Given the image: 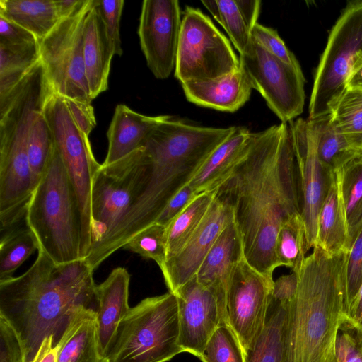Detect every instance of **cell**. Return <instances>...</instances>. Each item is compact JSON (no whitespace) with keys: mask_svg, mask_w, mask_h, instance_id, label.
Returning <instances> with one entry per match:
<instances>
[{"mask_svg":"<svg viewBox=\"0 0 362 362\" xmlns=\"http://www.w3.org/2000/svg\"><path fill=\"white\" fill-rule=\"evenodd\" d=\"M218 194L232 206L244 257L267 279L279 267L275 244L281 224L301 213L298 165L288 123L252 132L246 150Z\"/></svg>","mask_w":362,"mask_h":362,"instance_id":"obj_1","label":"cell"},{"mask_svg":"<svg viewBox=\"0 0 362 362\" xmlns=\"http://www.w3.org/2000/svg\"><path fill=\"white\" fill-rule=\"evenodd\" d=\"M37 252L25 273L0 281V316L18 336L24 362L33 361L46 338L55 346L78 308L98 307L93 270L85 259L57 264Z\"/></svg>","mask_w":362,"mask_h":362,"instance_id":"obj_2","label":"cell"},{"mask_svg":"<svg viewBox=\"0 0 362 362\" xmlns=\"http://www.w3.org/2000/svg\"><path fill=\"white\" fill-rule=\"evenodd\" d=\"M234 129V126H197L166 115L142 146L143 185L118 237L115 251L156 221L171 197L189 182L206 158Z\"/></svg>","mask_w":362,"mask_h":362,"instance_id":"obj_3","label":"cell"},{"mask_svg":"<svg viewBox=\"0 0 362 362\" xmlns=\"http://www.w3.org/2000/svg\"><path fill=\"white\" fill-rule=\"evenodd\" d=\"M313 249L298 272L297 293L288 306L286 362H336L348 252L332 255L318 246Z\"/></svg>","mask_w":362,"mask_h":362,"instance_id":"obj_4","label":"cell"},{"mask_svg":"<svg viewBox=\"0 0 362 362\" xmlns=\"http://www.w3.org/2000/svg\"><path fill=\"white\" fill-rule=\"evenodd\" d=\"M25 222L38 250L57 264L81 259L82 218L78 199L55 148L29 200Z\"/></svg>","mask_w":362,"mask_h":362,"instance_id":"obj_5","label":"cell"},{"mask_svg":"<svg viewBox=\"0 0 362 362\" xmlns=\"http://www.w3.org/2000/svg\"><path fill=\"white\" fill-rule=\"evenodd\" d=\"M144 175L143 147L112 164H101L95 173L90 193L92 246L85 259L93 271L115 252L118 237L139 195Z\"/></svg>","mask_w":362,"mask_h":362,"instance_id":"obj_6","label":"cell"},{"mask_svg":"<svg viewBox=\"0 0 362 362\" xmlns=\"http://www.w3.org/2000/svg\"><path fill=\"white\" fill-rule=\"evenodd\" d=\"M176 296L148 297L121 321L107 356L109 362H167L183 352Z\"/></svg>","mask_w":362,"mask_h":362,"instance_id":"obj_7","label":"cell"},{"mask_svg":"<svg viewBox=\"0 0 362 362\" xmlns=\"http://www.w3.org/2000/svg\"><path fill=\"white\" fill-rule=\"evenodd\" d=\"M43 113L78 199L82 218L81 257L86 259L92 246V182L101 164L95 160L88 135L74 120L65 98L52 92L45 103Z\"/></svg>","mask_w":362,"mask_h":362,"instance_id":"obj_8","label":"cell"},{"mask_svg":"<svg viewBox=\"0 0 362 362\" xmlns=\"http://www.w3.org/2000/svg\"><path fill=\"white\" fill-rule=\"evenodd\" d=\"M362 52V1L349 2L332 27L315 71L309 119L329 115L346 91L355 57Z\"/></svg>","mask_w":362,"mask_h":362,"instance_id":"obj_9","label":"cell"},{"mask_svg":"<svg viewBox=\"0 0 362 362\" xmlns=\"http://www.w3.org/2000/svg\"><path fill=\"white\" fill-rule=\"evenodd\" d=\"M93 0L73 16L61 20L38 40L40 60L54 93L69 100L91 103L83 61V31Z\"/></svg>","mask_w":362,"mask_h":362,"instance_id":"obj_10","label":"cell"},{"mask_svg":"<svg viewBox=\"0 0 362 362\" xmlns=\"http://www.w3.org/2000/svg\"><path fill=\"white\" fill-rule=\"evenodd\" d=\"M240 66L228 40L199 9L187 6L182 18L175 77L181 83L229 74Z\"/></svg>","mask_w":362,"mask_h":362,"instance_id":"obj_11","label":"cell"},{"mask_svg":"<svg viewBox=\"0 0 362 362\" xmlns=\"http://www.w3.org/2000/svg\"><path fill=\"white\" fill-rule=\"evenodd\" d=\"M239 58L252 88L281 122L288 123L303 112L305 95L301 68L285 63L254 41L249 52Z\"/></svg>","mask_w":362,"mask_h":362,"instance_id":"obj_12","label":"cell"},{"mask_svg":"<svg viewBox=\"0 0 362 362\" xmlns=\"http://www.w3.org/2000/svg\"><path fill=\"white\" fill-rule=\"evenodd\" d=\"M274 281L256 271L243 257L229 283L226 302V322L243 351L260 334L272 300Z\"/></svg>","mask_w":362,"mask_h":362,"instance_id":"obj_13","label":"cell"},{"mask_svg":"<svg viewBox=\"0 0 362 362\" xmlns=\"http://www.w3.org/2000/svg\"><path fill=\"white\" fill-rule=\"evenodd\" d=\"M288 124L298 165L301 215L309 250L315 245L318 216L329 187L332 173L318 157L316 119L300 118Z\"/></svg>","mask_w":362,"mask_h":362,"instance_id":"obj_14","label":"cell"},{"mask_svg":"<svg viewBox=\"0 0 362 362\" xmlns=\"http://www.w3.org/2000/svg\"><path fill=\"white\" fill-rule=\"evenodd\" d=\"M177 0L142 2L138 35L147 66L158 79H166L175 68L181 28Z\"/></svg>","mask_w":362,"mask_h":362,"instance_id":"obj_15","label":"cell"},{"mask_svg":"<svg viewBox=\"0 0 362 362\" xmlns=\"http://www.w3.org/2000/svg\"><path fill=\"white\" fill-rule=\"evenodd\" d=\"M233 220L232 206L217 192L207 214L192 237L160 268L169 292L175 293L196 276L212 245Z\"/></svg>","mask_w":362,"mask_h":362,"instance_id":"obj_16","label":"cell"},{"mask_svg":"<svg viewBox=\"0 0 362 362\" xmlns=\"http://www.w3.org/2000/svg\"><path fill=\"white\" fill-rule=\"evenodd\" d=\"M179 313V344L183 352L199 358L225 316L214 293L196 277L175 293Z\"/></svg>","mask_w":362,"mask_h":362,"instance_id":"obj_17","label":"cell"},{"mask_svg":"<svg viewBox=\"0 0 362 362\" xmlns=\"http://www.w3.org/2000/svg\"><path fill=\"white\" fill-rule=\"evenodd\" d=\"M243 257V240L233 218L212 245L195 276L201 284L216 296L225 321L228 287L233 271Z\"/></svg>","mask_w":362,"mask_h":362,"instance_id":"obj_18","label":"cell"},{"mask_svg":"<svg viewBox=\"0 0 362 362\" xmlns=\"http://www.w3.org/2000/svg\"><path fill=\"white\" fill-rule=\"evenodd\" d=\"M188 101L199 106L234 112L250 99L252 86L240 66L218 78L181 83Z\"/></svg>","mask_w":362,"mask_h":362,"instance_id":"obj_19","label":"cell"},{"mask_svg":"<svg viewBox=\"0 0 362 362\" xmlns=\"http://www.w3.org/2000/svg\"><path fill=\"white\" fill-rule=\"evenodd\" d=\"M130 275L117 267L100 284L96 285V320L100 353L106 359L119 325L130 308L128 303Z\"/></svg>","mask_w":362,"mask_h":362,"instance_id":"obj_20","label":"cell"},{"mask_svg":"<svg viewBox=\"0 0 362 362\" xmlns=\"http://www.w3.org/2000/svg\"><path fill=\"white\" fill-rule=\"evenodd\" d=\"M83 54L90 95L93 100L108 88L110 65L115 55L95 0L85 20Z\"/></svg>","mask_w":362,"mask_h":362,"instance_id":"obj_21","label":"cell"},{"mask_svg":"<svg viewBox=\"0 0 362 362\" xmlns=\"http://www.w3.org/2000/svg\"><path fill=\"white\" fill-rule=\"evenodd\" d=\"M165 117L146 116L126 105H117L107 132L108 150L103 165L112 164L142 147L151 132Z\"/></svg>","mask_w":362,"mask_h":362,"instance_id":"obj_22","label":"cell"},{"mask_svg":"<svg viewBox=\"0 0 362 362\" xmlns=\"http://www.w3.org/2000/svg\"><path fill=\"white\" fill-rule=\"evenodd\" d=\"M54 349L56 362H102L95 310L78 308Z\"/></svg>","mask_w":362,"mask_h":362,"instance_id":"obj_23","label":"cell"},{"mask_svg":"<svg viewBox=\"0 0 362 362\" xmlns=\"http://www.w3.org/2000/svg\"><path fill=\"white\" fill-rule=\"evenodd\" d=\"M252 132L235 127L231 134L206 158L188 183L197 194L218 188L245 153Z\"/></svg>","mask_w":362,"mask_h":362,"instance_id":"obj_24","label":"cell"},{"mask_svg":"<svg viewBox=\"0 0 362 362\" xmlns=\"http://www.w3.org/2000/svg\"><path fill=\"white\" fill-rule=\"evenodd\" d=\"M213 18L223 28L240 55L252 46V31L257 23L260 0L202 1Z\"/></svg>","mask_w":362,"mask_h":362,"instance_id":"obj_25","label":"cell"},{"mask_svg":"<svg viewBox=\"0 0 362 362\" xmlns=\"http://www.w3.org/2000/svg\"><path fill=\"white\" fill-rule=\"evenodd\" d=\"M315 246L332 255L348 252V229L341 190V170L332 173L329 187L318 216Z\"/></svg>","mask_w":362,"mask_h":362,"instance_id":"obj_26","label":"cell"},{"mask_svg":"<svg viewBox=\"0 0 362 362\" xmlns=\"http://www.w3.org/2000/svg\"><path fill=\"white\" fill-rule=\"evenodd\" d=\"M288 305L272 298L264 327L245 351L244 362H286V332Z\"/></svg>","mask_w":362,"mask_h":362,"instance_id":"obj_27","label":"cell"},{"mask_svg":"<svg viewBox=\"0 0 362 362\" xmlns=\"http://www.w3.org/2000/svg\"><path fill=\"white\" fill-rule=\"evenodd\" d=\"M0 16L31 33L37 41L60 21L54 0H0Z\"/></svg>","mask_w":362,"mask_h":362,"instance_id":"obj_28","label":"cell"},{"mask_svg":"<svg viewBox=\"0 0 362 362\" xmlns=\"http://www.w3.org/2000/svg\"><path fill=\"white\" fill-rule=\"evenodd\" d=\"M217 192L218 188L199 193L165 226L166 261L175 256L196 231Z\"/></svg>","mask_w":362,"mask_h":362,"instance_id":"obj_29","label":"cell"},{"mask_svg":"<svg viewBox=\"0 0 362 362\" xmlns=\"http://www.w3.org/2000/svg\"><path fill=\"white\" fill-rule=\"evenodd\" d=\"M316 121L317 154L322 164L328 171L334 173L339 170L362 154L361 150L347 141L330 114Z\"/></svg>","mask_w":362,"mask_h":362,"instance_id":"obj_30","label":"cell"},{"mask_svg":"<svg viewBox=\"0 0 362 362\" xmlns=\"http://www.w3.org/2000/svg\"><path fill=\"white\" fill-rule=\"evenodd\" d=\"M39 62L38 41L23 45L0 44V96L17 86Z\"/></svg>","mask_w":362,"mask_h":362,"instance_id":"obj_31","label":"cell"},{"mask_svg":"<svg viewBox=\"0 0 362 362\" xmlns=\"http://www.w3.org/2000/svg\"><path fill=\"white\" fill-rule=\"evenodd\" d=\"M341 190L348 229V252L362 230V154L341 169Z\"/></svg>","mask_w":362,"mask_h":362,"instance_id":"obj_32","label":"cell"},{"mask_svg":"<svg viewBox=\"0 0 362 362\" xmlns=\"http://www.w3.org/2000/svg\"><path fill=\"white\" fill-rule=\"evenodd\" d=\"M308 251L306 232L301 213L286 219L276 239L275 254L279 267L284 266L298 273Z\"/></svg>","mask_w":362,"mask_h":362,"instance_id":"obj_33","label":"cell"},{"mask_svg":"<svg viewBox=\"0 0 362 362\" xmlns=\"http://www.w3.org/2000/svg\"><path fill=\"white\" fill-rule=\"evenodd\" d=\"M38 248L37 240L26 222L1 233L0 281L13 277L14 272Z\"/></svg>","mask_w":362,"mask_h":362,"instance_id":"obj_34","label":"cell"},{"mask_svg":"<svg viewBox=\"0 0 362 362\" xmlns=\"http://www.w3.org/2000/svg\"><path fill=\"white\" fill-rule=\"evenodd\" d=\"M54 150L53 134L42 109L35 116L28 140V156L34 189L42 177Z\"/></svg>","mask_w":362,"mask_h":362,"instance_id":"obj_35","label":"cell"},{"mask_svg":"<svg viewBox=\"0 0 362 362\" xmlns=\"http://www.w3.org/2000/svg\"><path fill=\"white\" fill-rule=\"evenodd\" d=\"M330 115L347 141L362 151V92L346 89Z\"/></svg>","mask_w":362,"mask_h":362,"instance_id":"obj_36","label":"cell"},{"mask_svg":"<svg viewBox=\"0 0 362 362\" xmlns=\"http://www.w3.org/2000/svg\"><path fill=\"white\" fill-rule=\"evenodd\" d=\"M122 248L153 260L160 268L167 259L165 226L154 222L132 237Z\"/></svg>","mask_w":362,"mask_h":362,"instance_id":"obj_37","label":"cell"},{"mask_svg":"<svg viewBox=\"0 0 362 362\" xmlns=\"http://www.w3.org/2000/svg\"><path fill=\"white\" fill-rule=\"evenodd\" d=\"M202 362H244L243 351L230 326L221 322L199 357Z\"/></svg>","mask_w":362,"mask_h":362,"instance_id":"obj_38","label":"cell"},{"mask_svg":"<svg viewBox=\"0 0 362 362\" xmlns=\"http://www.w3.org/2000/svg\"><path fill=\"white\" fill-rule=\"evenodd\" d=\"M362 285V230L346 254L344 272V313Z\"/></svg>","mask_w":362,"mask_h":362,"instance_id":"obj_39","label":"cell"},{"mask_svg":"<svg viewBox=\"0 0 362 362\" xmlns=\"http://www.w3.org/2000/svg\"><path fill=\"white\" fill-rule=\"evenodd\" d=\"M252 38L272 55L289 65L300 69L296 57L288 49L276 30L257 23L252 29Z\"/></svg>","mask_w":362,"mask_h":362,"instance_id":"obj_40","label":"cell"},{"mask_svg":"<svg viewBox=\"0 0 362 362\" xmlns=\"http://www.w3.org/2000/svg\"><path fill=\"white\" fill-rule=\"evenodd\" d=\"M95 4L103 21L107 35L113 47L115 54L121 56L123 50L120 39V19L124 8V0H95Z\"/></svg>","mask_w":362,"mask_h":362,"instance_id":"obj_41","label":"cell"},{"mask_svg":"<svg viewBox=\"0 0 362 362\" xmlns=\"http://www.w3.org/2000/svg\"><path fill=\"white\" fill-rule=\"evenodd\" d=\"M336 362H362V339L356 331L342 322L335 344Z\"/></svg>","mask_w":362,"mask_h":362,"instance_id":"obj_42","label":"cell"},{"mask_svg":"<svg viewBox=\"0 0 362 362\" xmlns=\"http://www.w3.org/2000/svg\"><path fill=\"white\" fill-rule=\"evenodd\" d=\"M0 362H24L23 349L11 325L0 316Z\"/></svg>","mask_w":362,"mask_h":362,"instance_id":"obj_43","label":"cell"},{"mask_svg":"<svg viewBox=\"0 0 362 362\" xmlns=\"http://www.w3.org/2000/svg\"><path fill=\"white\" fill-rule=\"evenodd\" d=\"M197 195L187 184L171 197L155 222L167 226Z\"/></svg>","mask_w":362,"mask_h":362,"instance_id":"obj_44","label":"cell"},{"mask_svg":"<svg viewBox=\"0 0 362 362\" xmlns=\"http://www.w3.org/2000/svg\"><path fill=\"white\" fill-rule=\"evenodd\" d=\"M36 42L37 38L31 33L0 16V44L23 45Z\"/></svg>","mask_w":362,"mask_h":362,"instance_id":"obj_45","label":"cell"},{"mask_svg":"<svg viewBox=\"0 0 362 362\" xmlns=\"http://www.w3.org/2000/svg\"><path fill=\"white\" fill-rule=\"evenodd\" d=\"M298 273L283 275L274 281L272 298L283 304L288 305L295 298L298 288Z\"/></svg>","mask_w":362,"mask_h":362,"instance_id":"obj_46","label":"cell"},{"mask_svg":"<svg viewBox=\"0 0 362 362\" xmlns=\"http://www.w3.org/2000/svg\"><path fill=\"white\" fill-rule=\"evenodd\" d=\"M71 115L81 127L89 136L96 125L93 107L91 103H83L66 98Z\"/></svg>","mask_w":362,"mask_h":362,"instance_id":"obj_47","label":"cell"},{"mask_svg":"<svg viewBox=\"0 0 362 362\" xmlns=\"http://www.w3.org/2000/svg\"><path fill=\"white\" fill-rule=\"evenodd\" d=\"M343 322L352 327L362 339V285L345 312Z\"/></svg>","mask_w":362,"mask_h":362,"instance_id":"obj_48","label":"cell"},{"mask_svg":"<svg viewBox=\"0 0 362 362\" xmlns=\"http://www.w3.org/2000/svg\"><path fill=\"white\" fill-rule=\"evenodd\" d=\"M346 88L362 92V52H358L355 57L346 79Z\"/></svg>","mask_w":362,"mask_h":362,"instance_id":"obj_49","label":"cell"},{"mask_svg":"<svg viewBox=\"0 0 362 362\" xmlns=\"http://www.w3.org/2000/svg\"><path fill=\"white\" fill-rule=\"evenodd\" d=\"M84 2L85 0H54L57 13L60 21L76 13Z\"/></svg>","mask_w":362,"mask_h":362,"instance_id":"obj_50","label":"cell"},{"mask_svg":"<svg viewBox=\"0 0 362 362\" xmlns=\"http://www.w3.org/2000/svg\"><path fill=\"white\" fill-rule=\"evenodd\" d=\"M31 362H56V352L52 337H47L43 340Z\"/></svg>","mask_w":362,"mask_h":362,"instance_id":"obj_51","label":"cell"},{"mask_svg":"<svg viewBox=\"0 0 362 362\" xmlns=\"http://www.w3.org/2000/svg\"><path fill=\"white\" fill-rule=\"evenodd\" d=\"M102 362H109L107 359H104Z\"/></svg>","mask_w":362,"mask_h":362,"instance_id":"obj_52","label":"cell"}]
</instances>
